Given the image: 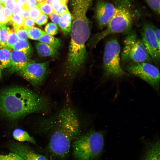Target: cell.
I'll return each instance as SVG.
<instances>
[{
	"label": "cell",
	"instance_id": "5bb4252c",
	"mask_svg": "<svg viewBox=\"0 0 160 160\" xmlns=\"http://www.w3.org/2000/svg\"><path fill=\"white\" fill-rule=\"evenodd\" d=\"M35 47L38 54L40 57L56 58L58 55L57 49L46 44L37 42L35 43Z\"/></svg>",
	"mask_w": 160,
	"mask_h": 160
},
{
	"label": "cell",
	"instance_id": "4dcf8cb0",
	"mask_svg": "<svg viewBox=\"0 0 160 160\" xmlns=\"http://www.w3.org/2000/svg\"><path fill=\"white\" fill-rule=\"evenodd\" d=\"M50 19L53 23L57 25H59L60 20V16L56 12L53 11L49 15Z\"/></svg>",
	"mask_w": 160,
	"mask_h": 160
},
{
	"label": "cell",
	"instance_id": "f1b7e54d",
	"mask_svg": "<svg viewBox=\"0 0 160 160\" xmlns=\"http://www.w3.org/2000/svg\"><path fill=\"white\" fill-rule=\"evenodd\" d=\"M149 6L155 13H160V0H146Z\"/></svg>",
	"mask_w": 160,
	"mask_h": 160
},
{
	"label": "cell",
	"instance_id": "ba28073f",
	"mask_svg": "<svg viewBox=\"0 0 160 160\" xmlns=\"http://www.w3.org/2000/svg\"><path fill=\"white\" fill-rule=\"evenodd\" d=\"M125 69L130 73L137 76L156 90L159 89L160 74L159 70L150 63L141 62L127 64Z\"/></svg>",
	"mask_w": 160,
	"mask_h": 160
},
{
	"label": "cell",
	"instance_id": "7dc6e473",
	"mask_svg": "<svg viewBox=\"0 0 160 160\" xmlns=\"http://www.w3.org/2000/svg\"><path fill=\"white\" fill-rule=\"evenodd\" d=\"M62 1L63 3L66 4L67 1H66V0H60Z\"/></svg>",
	"mask_w": 160,
	"mask_h": 160
},
{
	"label": "cell",
	"instance_id": "d6986e66",
	"mask_svg": "<svg viewBox=\"0 0 160 160\" xmlns=\"http://www.w3.org/2000/svg\"><path fill=\"white\" fill-rule=\"evenodd\" d=\"M40 42L46 44L57 50L61 45V40L53 36L45 33L38 40Z\"/></svg>",
	"mask_w": 160,
	"mask_h": 160
},
{
	"label": "cell",
	"instance_id": "f35d334b",
	"mask_svg": "<svg viewBox=\"0 0 160 160\" xmlns=\"http://www.w3.org/2000/svg\"><path fill=\"white\" fill-rule=\"evenodd\" d=\"M153 28L156 38L159 45L160 47V29L153 25Z\"/></svg>",
	"mask_w": 160,
	"mask_h": 160
},
{
	"label": "cell",
	"instance_id": "7402d4cb",
	"mask_svg": "<svg viewBox=\"0 0 160 160\" xmlns=\"http://www.w3.org/2000/svg\"><path fill=\"white\" fill-rule=\"evenodd\" d=\"M1 43L0 48L7 47V42L9 28L6 24H0Z\"/></svg>",
	"mask_w": 160,
	"mask_h": 160
},
{
	"label": "cell",
	"instance_id": "8992f818",
	"mask_svg": "<svg viewBox=\"0 0 160 160\" xmlns=\"http://www.w3.org/2000/svg\"><path fill=\"white\" fill-rule=\"evenodd\" d=\"M124 44L121 55L124 63H151L152 60L141 39L135 33L132 32L128 35L124 41Z\"/></svg>",
	"mask_w": 160,
	"mask_h": 160
},
{
	"label": "cell",
	"instance_id": "8fae6325",
	"mask_svg": "<svg viewBox=\"0 0 160 160\" xmlns=\"http://www.w3.org/2000/svg\"><path fill=\"white\" fill-rule=\"evenodd\" d=\"M115 9L116 7L110 2L101 0L98 1L95 9V16L100 29L106 26Z\"/></svg>",
	"mask_w": 160,
	"mask_h": 160
},
{
	"label": "cell",
	"instance_id": "7c38bea8",
	"mask_svg": "<svg viewBox=\"0 0 160 160\" xmlns=\"http://www.w3.org/2000/svg\"><path fill=\"white\" fill-rule=\"evenodd\" d=\"M9 149L24 160H48L44 156L35 153L27 146L20 143L11 144Z\"/></svg>",
	"mask_w": 160,
	"mask_h": 160
},
{
	"label": "cell",
	"instance_id": "b9f144b4",
	"mask_svg": "<svg viewBox=\"0 0 160 160\" xmlns=\"http://www.w3.org/2000/svg\"><path fill=\"white\" fill-rule=\"evenodd\" d=\"M27 5L29 8L38 7V3L36 0H26Z\"/></svg>",
	"mask_w": 160,
	"mask_h": 160
},
{
	"label": "cell",
	"instance_id": "c3c4849f",
	"mask_svg": "<svg viewBox=\"0 0 160 160\" xmlns=\"http://www.w3.org/2000/svg\"><path fill=\"white\" fill-rule=\"evenodd\" d=\"M3 6H4L2 3L0 1V9Z\"/></svg>",
	"mask_w": 160,
	"mask_h": 160
},
{
	"label": "cell",
	"instance_id": "bcb514c9",
	"mask_svg": "<svg viewBox=\"0 0 160 160\" xmlns=\"http://www.w3.org/2000/svg\"><path fill=\"white\" fill-rule=\"evenodd\" d=\"M6 0H0V1L4 6V3Z\"/></svg>",
	"mask_w": 160,
	"mask_h": 160
},
{
	"label": "cell",
	"instance_id": "f5cc1de1",
	"mask_svg": "<svg viewBox=\"0 0 160 160\" xmlns=\"http://www.w3.org/2000/svg\"><path fill=\"white\" fill-rule=\"evenodd\" d=\"M66 1H67L68 0H66Z\"/></svg>",
	"mask_w": 160,
	"mask_h": 160
},
{
	"label": "cell",
	"instance_id": "f6af8a7d",
	"mask_svg": "<svg viewBox=\"0 0 160 160\" xmlns=\"http://www.w3.org/2000/svg\"><path fill=\"white\" fill-rule=\"evenodd\" d=\"M53 0H46V2L50 4H51L52 3Z\"/></svg>",
	"mask_w": 160,
	"mask_h": 160
},
{
	"label": "cell",
	"instance_id": "2e32d148",
	"mask_svg": "<svg viewBox=\"0 0 160 160\" xmlns=\"http://www.w3.org/2000/svg\"><path fill=\"white\" fill-rule=\"evenodd\" d=\"M60 16V20L58 25L64 34L68 35L70 33L71 31L72 17L69 11Z\"/></svg>",
	"mask_w": 160,
	"mask_h": 160
},
{
	"label": "cell",
	"instance_id": "3957f363",
	"mask_svg": "<svg viewBox=\"0 0 160 160\" xmlns=\"http://www.w3.org/2000/svg\"><path fill=\"white\" fill-rule=\"evenodd\" d=\"M71 39L65 66L68 78L74 77L82 67L87 53L85 43L90 34V25L86 13L72 12Z\"/></svg>",
	"mask_w": 160,
	"mask_h": 160
},
{
	"label": "cell",
	"instance_id": "836d02e7",
	"mask_svg": "<svg viewBox=\"0 0 160 160\" xmlns=\"http://www.w3.org/2000/svg\"><path fill=\"white\" fill-rule=\"evenodd\" d=\"M63 4L60 0H53L51 4L54 11L57 12Z\"/></svg>",
	"mask_w": 160,
	"mask_h": 160
},
{
	"label": "cell",
	"instance_id": "5b68a950",
	"mask_svg": "<svg viewBox=\"0 0 160 160\" xmlns=\"http://www.w3.org/2000/svg\"><path fill=\"white\" fill-rule=\"evenodd\" d=\"M133 17V14L127 7L123 5L116 7L114 13L105 29L95 34L91 39V46H95L100 41L110 35L129 31L132 25Z\"/></svg>",
	"mask_w": 160,
	"mask_h": 160
},
{
	"label": "cell",
	"instance_id": "44dd1931",
	"mask_svg": "<svg viewBox=\"0 0 160 160\" xmlns=\"http://www.w3.org/2000/svg\"><path fill=\"white\" fill-rule=\"evenodd\" d=\"M28 37L29 38L34 40H38L46 33L37 27L33 26L26 29Z\"/></svg>",
	"mask_w": 160,
	"mask_h": 160
},
{
	"label": "cell",
	"instance_id": "7a4b0ae2",
	"mask_svg": "<svg viewBox=\"0 0 160 160\" xmlns=\"http://www.w3.org/2000/svg\"><path fill=\"white\" fill-rule=\"evenodd\" d=\"M49 106L46 99L25 87H9L0 93V114L10 119H17L33 113L46 112Z\"/></svg>",
	"mask_w": 160,
	"mask_h": 160
},
{
	"label": "cell",
	"instance_id": "816d5d0a",
	"mask_svg": "<svg viewBox=\"0 0 160 160\" xmlns=\"http://www.w3.org/2000/svg\"><path fill=\"white\" fill-rule=\"evenodd\" d=\"M15 1L16 0H14Z\"/></svg>",
	"mask_w": 160,
	"mask_h": 160
},
{
	"label": "cell",
	"instance_id": "9a60e30c",
	"mask_svg": "<svg viewBox=\"0 0 160 160\" xmlns=\"http://www.w3.org/2000/svg\"><path fill=\"white\" fill-rule=\"evenodd\" d=\"M159 141L149 145L142 160H160Z\"/></svg>",
	"mask_w": 160,
	"mask_h": 160
},
{
	"label": "cell",
	"instance_id": "1f68e13d",
	"mask_svg": "<svg viewBox=\"0 0 160 160\" xmlns=\"http://www.w3.org/2000/svg\"><path fill=\"white\" fill-rule=\"evenodd\" d=\"M48 19V17L47 15L42 13L35 21V22L39 25L41 26L47 22Z\"/></svg>",
	"mask_w": 160,
	"mask_h": 160
},
{
	"label": "cell",
	"instance_id": "9c48e42d",
	"mask_svg": "<svg viewBox=\"0 0 160 160\" xmlns=\"http://www.w3.org/2000/svg\"><path fill=\"white\" fill-rule=\"evenodd\" d=\"M49 62L36 63L31 61L19 71V74L32 85L39 87L43 83L47 73Z\"/></svg>",
	"mask_w": 160,
	"mask_h": 160
},
{
	"label": "cell",
	"instance_id": "f546056e",
	"mask_svg": "<svg viewBox=\"0 0 160 160\" xmlns=\"http://www.w3.org/2000/svg\"><path fill=\"white\" fill-rule=\"evenodd\" d=\"M0 160H24L19 156L13 153L6 155L0 154Z\"/></svg>",
	"mask_w": 160,
	"mask_h": 160
},
{
	"label": "cell",
	"instance_id": "60d3db41",
	"mask_svg": "<svg viewBox=\"0 0 160 160\" xmlns=\"http://www.w3.org/2000/svg\"><path fill=\"white\" fill-rule=\"evenodd\" d=\"M29 9H22L19 14L24 19L29 17L28 12Z\"/></svg>",
	"mask_w": 160,
	"mask_h": 160
},
{
	"label": "cell",
	"instance_id": "4316f807",
	"mask_svg": "<svg viewBox=\"0 0 160 160\" xmlns=\"http://www.w3.org/2000/svg\"><path fill=\"white\" fill-rule=\"evenodd\" d=\"M28 12L29 17L35 21L42 14L38 6L29 8Z\"/></svg>",
	"mask_w": 160,
	"mask_h": 160
},
{
	"label": "cell",
	"instance_id": "d6a6232c",
	"mask_svg": "<svg viewBox=\"0 0 160 160\" xmlns=\"http://www.w3.org/2000/svg\"><path fill=\"white\" fill-rule=\"evenodd\" d=\"M35 24V21L28 17L24 19L23 26L27 29L33 26Z\"/></svg>",
	"mask_w": 160,
	"mask_h": 160
},
{
	"label": "cell",
	"instance_id": "74e56055",
	"mask_svg": "<svg viewBox=\"0 0 160 160\" xmlns=\"http://www.w3.org/2000/svg\"><path fill=\"white\" fill-rule=\"evenodd\" d=\"M17 4L23 9H29L26 2V0H16L15 1Z\"/></svg>",
	"mask_w": 160,
	"mask_h": 160
},
{
	"label": "cell",
	"instance_id": "277c9868",
	"mask_svg": "<svg viewBox=\"0 0 160 160\" xmlns=\"http://www.w3.org/2000/svg\"><path fill=\"white\" fill-rule=\"evenodd\" d=\"M73 141V155L76 160H95L103 149L104 136L101 132L90 130L79 135Z\"/></svg>",
	"mask_w": 160,
	"mask_h": 160
},
{
	"label": "cell",
	"instance_id": "ffe728a7",
	"mask_svg": "<svg viewBox=\"0 0 160 160\" xmlns=\"http://www.w3.org/2000/svg\"><path fill=\"white\" fill-rule=\"evenodd\" d=\"M12 49L21 51L30 55L32 52V48L27 40L19 39L14 45Z\"/></svg>",
	"mask_w": 160,
	"mask_h": 160
},
{
	"label": "cell",
	"instance_id": "e0dca14e",
	"mask_svg": "<svg viewBox=\"0 0 160 160\" xmlns=\"http://www.w3.org/2000/svg\"><path fill=\"white\" fill-rule=\"evenodd\" d=\"M12 50L7 47L0 48V68H9L11 64Z\"/></svg>",
	"mask_w": 160,
	"mask_h": 160
},
{
	"label": "cell",
	"instance_id": "f907efd6",
	"mask_svg": "<svg viewBox=\"0 0 160 160\" xmlns=\"http://www.w3.org/2000/svg\"><path fill=\"white\" fill-rule=\"evenodd\" d=\"M1 43V31H0V45Z\"/></svg>",
	"mask_w": 160,
	"mask_h": 160
},
{
	"label": "cell",
	"instance_id": "ee69618b",
	"mask_svg": "<svg viewBox=\"0 0 160 160\" xmlns=\"http://www.w3.org/2000/svg\"><path fill=\"white\" fill-rule=\"evenodd\" d=\"M39 3L46 2V0H36Z\"/></svg>",
	"mask_w": 160,
	"mask_h": 160
},
{
	"label": "cell",
	"instance_id": "e575fe53",
	"mask_svg": "<svg viewBox=\"0 0 160 160\" xmlns=\"http://www.w3.org/2000/svg\"><path fill=\"white\" fill-rule=\"evenodd\" d=\"M16 2L14 0H6L4 6L9 9L12 12L15 8Z\"/></svg>",
	"mask_w": 160,
	"mask_h": 160
},
{
	"label": "cell",
	"instance_id": "4fadbf2b",
	"mask_svg": "<svg viewBox=\"0 0 160 160\" xmlns=\"http://www.w3.org/2000/svg\"><path fill=\"white\" fill-rule=\"evenodd\" d=\"M31 61L29 55L21 51L13 49L11 51L9 68L12 72L19 71Z\"/></svg>",
	"mask_w": 160,
	"mask_h": 160
},
{
	"label": "cell",
	"instance_id": "6da1fadb",
	"mask_svg": "<svg viewBox=\"0 0 160 160\" xmlns=\"http://www.w3.org/2000/svg\"><path fill=\"white\" fill-rule=\"evenodd\" d=\"M45 132H49L47 147L53 158L63 159L68 155L72 141L80 135L81 124L76 111L70 105L63 107L53 116L41 124Z\"/></svg>",
	"mask_w": 160,
	"mask_h": 160
},
{
	"label": "cell",
	"instance_id": "681fc988",
	"mask_svg": "<svg viewBox=\"0 0 160 160\" xmlns=\"http://www.w3.org/2000/svg\"><path fill=\"white\" fill-rule=\"evenodd\" d=\"M1 69L0 68V77H1Z\"/></svg>",
	"mask_w": 160,
	"mask_h": 160
},
{
	"label": "cell",
	"instance_id": "8d00e7d4",
	"mask_svg": "<svg viewBox=\"0 0 160 160\" xmlns=\"http://www.w3.org/2000/svg\"><path fill=\"white\" fill-rule=\"evenodd\" d=\"M2 7L3 13L9 19V21L13 14L11 11L5 6H3Z\"/></svg>",
	"mask_w": 160,
	"mask_h": 160
},
{
	"label": "cell",
	"instance_id": "603a6c76",
	"mask_svg": "<svg viewBox=\"0 0 160 160\" xmlns=\"http://www.w3.org/2000/svg\"><path fill=\"white\" fill-rule=\"evenodd\" d=\"M19 39L14 28H9L7 39V47L12 49L14 45Z\"/></svg>",
	"mask_w": 160,
	"mask_h": 160
},
{
	"label": "cell",
	"instance_id": "d4e9b609",
	"mask_svg": "<svg viewBox=\"0 0 160 160\" xmlns=\"http://www.w3.org/2000/svg\"><path fill=\"white\" fill-rule=\"evenodd\" d=\"M24 19L19 14H12L9 21L13 27L23 26Z\"/></svg>",
	"mask_w": 160,
	"mask_h": 160
},
{
	"label": "cell",
	"instance_id": "ac0fdd59",
	"mask_svg": "<svg viewBox=\"0 0 160 160\" xmlns=\"http://www.w3.org/2000/svg\"><path fill=\"white\" fill-rule=\"evenodd\" d=\"M12 135L13 137L19 141H27L33 144L36 143L34 139L30 136L27 132L22 129L17 128L15 129L13 132Z\"/></svg>",
	"mask_w": 160,
	"mask_h": 160
},
{
	"label": "cell",
	"instance_id": "7bdbcfd3",
	"mask_svg": "<svg viewBox=\"0 0 160 160\" xmlns=\"http://www.w3.org/2000/svg\"><path fill=\"white\" fill-rule=\"evenodd\" d=\"M21 9H22L21 7L16 3L15 8L12 12L13 14H20Z\"/></svg>",
	"mask_w": 160,
	"mask_h": 160
},
{
	"label": "cell",
	"instance_id": "484cf974",
	"mask_svg": "<svg viewBox=\"0 0 160 160\" xmlns=\"http://www.w3.org/2000/svg\"><path fill=\"white\" fill-rule=\"evenodd\" d=\"M44 29L46 33L52 36L57 34L59 31L57 25L52 23H48L46 25Z\"/></svg>",
	"mask_w": 160,
	"mask_h": 160
},
{
	"label": "cell",
	"instance_id": "83f0119b",
	"mask_svg": "<svg viewBox=\"0 0 160 160\" xmlns=\"http://www.w3.org/2000/svg\"><path fill=\"white\" fill-rule=\"evenodd\" d=\"M13 27L19 39L27 40L28 38V32L23 26Z\"/></svg>",
	"mask_w": 160,
	"mask_h": 160
},
{
	"label": "cell",
	"instance_id": "ab89813d",
	"mask_svg": "<svg viewBox=\"0 0 160 160\" xmlns=\"http://www.w3.org/2000/svg\"><path fill=\"white\" fill-rule=\"evenodd\" d=\"M68 11L67 6L65 4H63L57 13L60 16L65 12Z\"/></svg>",
	"mask_w": 160,
	"mask_h": 160
},
{
	"label": "cell",
	"instance_id": "30bf717a",
	"mask_svg": "<svg viewBox=\"0 0 160 160\" xmlns=\"http://www.w3.org/2000/svg\"><path fill=\"white\" fill-rule=\"evenodd\" d=\"M153 25L145 23L141 30V40L152 60H159L160 47L159 45L154 33Z\"/></svg>",
	"mask_w": 160,
	"mask_h": 160
},
{
	"label": "cell",
	"instance_id": "d590c367",
	"mask_svg": "<svg viewBox=\"0 0 160 160\" xmlns=\"http://www.w3.org/2000/svg\"><path fill=\"white\" fill-rule=\"evenodd\" d=\"M9 22V19L4 15L3 7L0 9V24H6Z\"/></svg>",
	"mask_w": 160,
	"mask_h": 160
},
{
	"label": "cell",
	"instance_id": "cb8c5ba5",
	"mask_svg": "<svg viewBox=\"0 0 160 160\" xmlns=\"http://www.w3.org/2000/svg\"><path fill=\"white\" fill-rule=\"evenodd\" d=\"M38 6L42 13L46 15H49L54 11L52 5L47 2L38 3Z\"/></svg>",
	"mask_w": 160,
	"mask_h": 160
},
{
	"label": "cell",
	"instance_id": "52a82bcc",
	"mask_svg": "<svg viewBox=\"0 0 160 160\" xmlns=\"http://www.w3.org/2000/svg\"><path fill=\"white\" fill-rule=\"evenodd\" d=\"M120 47L117 38L113 37L106 42L103 57V66L108 76L119 77L125 73L120 64Z\"/></svg>",
	"mask_w": 160,
	"mask_h": 160
}]
</instances>
